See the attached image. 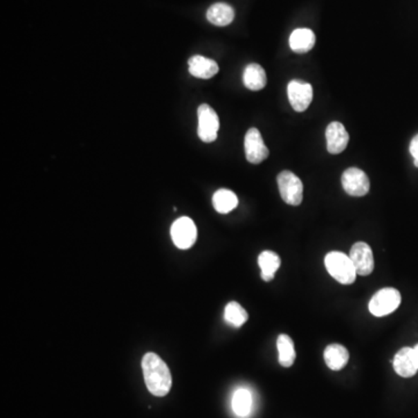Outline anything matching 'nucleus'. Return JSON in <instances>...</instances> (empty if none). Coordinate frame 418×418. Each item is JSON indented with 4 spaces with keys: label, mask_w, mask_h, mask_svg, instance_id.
Returning a JSON list of instances; mask_svg holds the SVG:
<instances>
[{
    "label": "nucleus",
    "mask_w": 418,
    "mask_h": 418,
    "mask_svg": "<svg viewBox=\"0 0 418 418\" xmlns=\"http://www.w3.org/2000/svg\"><path fill=\"white\" fill-rule=\"evenodd\" d=\"M350 258L358 275H370L374 270V257L371 246L365 242H357L351 248Z\"/></svg>",
    "instance_id": "10"
},
{
    "label": "nucleus",
    "mask_w": 418,
    "mask_h": 418,
    "mask_svg": "<svg viewBox=\"0 0 418 418\" xmlns=\"http://www.w3.org/2000/svg\"><path fill=\"white\" fill-rule=\"evenodd\" d=\"M325 264L329 274L343 285L356 282L358 273L350 256L340 251H331L325 256Z\"/></svg>",
    "instance_id": "2"
},
{
    "label": "nucleus",
    "mask_w": 418,
    "mask_h": 418,
    "mask_svg": "<svg viewBox=\"0 0 418 418\" xmlns=\"http://www.w3.org/2000/svg\"><path fill=\"white\" fill-rule=\"evenodd\" d=\"M233 410L239 417H246L253 407V397L246 388H238L233 397Z\"/></svg>",
    "instance_id": "21"
},
{
    "label": "nucleus",
    "mask_w": 418,
    "mask_h": 418,
    "mask_svg": "<svg viewBox=\"0 0 418 418\" xmlns=\"http://www.w3.org/2000/svg\"><path fill=\"white\" fill-rule=\"evenodd\" d=\"M315 46V34L308 28H298L289 37V47L296 54H306Z\"/></svg>",
    "instance_id": "14"
},
{
    "label": "nucleus",
    "mask_w": 418,
    "mask_h": 418,
    "mask_svg": "<svg viewBox=\"0 0 418 418\" xmlns=\"http://www.w3.org/2000/svg\"><path fill=\"white\" fill-rule=\"evenodd\" d=\"M394 370L402 378H411L418 371L414 347H403L394 357Z\"/></svg>",
    "instance_id": "12"
},
{
    "label": "nucleus",
    "mask_w": 418,
    "mask_h": 418,
    "mask_svg": "<svg viewBox=\"0 0 418 418\" xmlns=\"http://www.w3.org/2000/svg\"><path fill=\"white\" fill-rule=\"evenodd\" d=\"M400 292L392 287H387L375 293L370 301L368 309L372 315H374L376 318H383L395 311L400 306Z\"/></svg>",
    "instance_id": "3"
},
{
    "label": "nucleus",
    "mask_w": 418,
    "mask_h": 418,
    "mask_svg": "<svg viewBox=\"0 0 418 418\" xmlns=\"http://www.w3.org/2000/svg\"><path fill=\"white\" fill-rule=\"evenodd\" d=\"M235 18L234 8L230 5L224 3H217L208 8L207 11V20L214 26L224 27L230 25Z\"/></svg>",
    "instance_id": "17"
},
{
    "label": "nucleus",
    "mask_w": 418,
    "mask_h": 418,
    "mask_svg": "<svg viewBox=\"0 0 418 418\" xmlns=\"http://www.w3.org/2000/svg\"><path fill=\"white\" fill-rule=\"evenodd\" d=\"M344 191L351 197H364L370 191V179L363 170L350 167L342 176Z\"/></svg>",
    "instance_id": "7"
},
{
    "label": "nucleus",
    "mask_w": 418,
    "mask_h": 418,
    "mask_svg": "<svg viewBox=\"0 0 418 418\" xmlns=\"http://www.w3.org/2000/svg\"><path fill=\"white\" fill-rule=\"evenodd\" d=\"M409 152H410L411 156L414 157L415 166L418 167V135H416V136L411 140Z\"/></svg>",
    "instance_id": "23"
},
{
    "label": "nucleus",
    "mask_w": 418,
    "mask_h": 418,
    "mask_svg": "<svg viewBox=\"0 0 418 418\" xmlns=\"http://www.w3.org/2000/svg\"><path fill=\"white\" fill-rule=\"evenodd\" d=\"M142 370L149 392L158 397L167 395L172 387V375L162 358L148 352L142 359Z\"/></svg>",
    "instance_id": "1"
},
{
    "label": "nucleus",
    "mask_w": 418,
    "mask_h": 418,
    "mask_svg": "<svg viewBox=\"0 0 418 418\" xmlns=\"http://www.w3.org/2000/svg\"><path fill=\"white\" fill-rule=\"evenodd\" d=\"M327 138V148L332 155H338L345 150L350 140L349 134L346 131L345 127L340 122L334 121L327 127L325 130Z\"/></svg>",
    "instance_id": "11"
},
{
    "label": "nucleus",
    "mask_w": 418,
    "mask_h": 418,
    "mask_svg": "<svg viewBox=\"0 0 418 418\" xmlns=\"http://www.w3.org/2000/svg\"><path fill=\"white\" fill-rule=\"evenodd\" d=\"M238 205L237 195L230 190H219L213 195V206L217 213L228 214L234 210Z\"/></svg>",
    "instance_id": "20"
},
{
    "label": "nucleus",
    "mask_w": 418,
    "mask_h": 418,
    "mask_svg": "<svg viewBox=\"0 0 418 418\" xmlns=\"http://www.w3.org/2000/svg\"><path fill=\"white\" fill-rule=\"evenodd\" d=\"M244 149L248 162L260 164L269 157V149L264 143L263 137L257 128H250L244 138Z\"/></svg>",
    "instance_id": "9"
},
{
    "label": "nucleus",
    "mask_w": 418,
    "mask_h": 418,
    "mask_svg": "<svg viewBox=\"0 0 418 418\" xmlns=\"http://www.w3.org/2000/svg\"><path fill=\"white\" fill-rule=\"evenodd\" d=\"M349 358V351L340 344H330L325 350V364L332 371H340L343 367H345Z\"/></svg>",
    "instance_id": "15"
},
{
    "label": "nucleus",
    "mask_w": 418,
    "mask_h": 418,
    "mask_svg": "<svg viewBox=\"0 0 418 418\" xmlns=\"http://www.w3.org/2000/svg\"><path fill=\"white\" fill-rule=\"evenodd\" d=\"M258 265L262 270V279L264 282H271L282 265V260L273 251H263L258 257Z\"/></svg>",
    "instance_id": "18"
},
{
    "label": "nucleus",
    "mask_w": 418,
    "mask_h": 418,
    "mask_svg": "<svg viewBox=\"0 0 418 418\" xmlns=\"http://www.w3.org/2000/svg\"><path fill=\"white\" fill-rule=\"evenodd\" d=\"M278 188L282 200L291 206H299L303 199V184L300 178L291 172L282 171L278 174Z\"/></svg>",
    "instance_id": "4"
},
{
    "label": "nucleus",
    "mask_w": 418,
    "mask_h": 418,
    "mask_svg": "<svg viewBox=\"0 0 418 418\" xmlns=\"http://www.w3.org/2000/svg\"><path fill=\"white\" fill-rule=\"evenodd\" d=\"M243 83L251 91L263 90L266 87L267 77L265 70L257 63H251L244 69Z\"/></svg>",
    "instance_id": "16"
},
{
    "label": "nucleus",
    "mask_w": 418,
    "mask_h": 418,
    "mask_svg": "<svg viewBox=\"0 0 418 418\" xmlns=\"http://www.w3.org/2000/svg\"><path fill=\"white\" fill-rule=\"evenodd\" d=\"M414 354H415V358H416V361H417V365H418V344H417V345L415 346V347H414Z\"/></svg>",
    "instance_id": "24"
},
{
    "label": "nucleus",
    "mask_w": 418,
    "mask_h": 418,
    "mask_svg": "<svg viewBox=\"0 0 418 418\" xmlns=\"http://www.w3.org/2000/svg\"><path fill=\"white\" fill-rule=\"evenodd\" d=\"M198 136L205 143H212L217 138L220 120L217 112L209 104H203L198 109Z\"/></svg>",
    "instance_id": "5"
},
{
    "label": "nucleus",
    "mask_w": 418,
    "mask_h": 418,
    "mask_svg": "<svg viewBox=\"0 0 418 418\" xmlns=\"http://www.w3.org/2000/svg\"><path fill=\"white\" fill-rule=\"evenodd\" d=\"M188 71L192 76L200 80H209L219 73V65L210 58H206L201 55H195L188 60Z\"/></svg>",
    "instance_id": "13"
},
{
    "label": "nucleus",
    "mask_w": 418,
    "mask_h": 418,
    "mask_svg": "<svg viewBox=\"0 0 418 418\" xmlns=\"http://www.w3.org/2000/svg\"><path fill=\"white\" fill-rule=\"evenodd\" d=\"M198 231L194 222L190 217H181L174 221L171 227V237L178 249L188 250L194 246Z\"/></svg>",
    "instance_id": "6"
},
{
    "label": "nucleus",
    "mask_w": 418,
    "mask_h": 418,
    "mask_svg": "<svg viewBox=\"0 0 418 418\" xmlns=\"http://www.w3.org/2000/svg\"><path fill=\"white\" fill-rule=\"evenodd\" d=\"M289 104L296 112H305L313 101V87L302 80H292L287 87Z\"/></svg>",
    "instance_id": "8"
},
{
    "label": "nucleus",
    "mask_w": 418,
    "mask_h": 418,
    "mask_svg": "<svg viewBox=\"0 0 418 418\" xmlns=\"http://www.w3.org/2000/svg\"><path fill=\"white\" fill-rule=\"evenodd\" d=\"M248 313L246 310L238 302L228 303L224 309V320L236 328H239L242 325H244L248 321Z\"/></svg>",
    "instance_id": "22"
},
{
    "label": "nucleus",
    "mask_w": 418,
    "mask_h": 418,
    "mask_svg": "<svg viewBox=\"0 0 418 418\" xmlns=\"http://www.w3.org/2000/svg\"><path fill=\"white\" fill-rule=\"evenodd\" d=\"M278 352H279V364L284 367H291L296 361V347L292 338L289 335L279 336L277 339Z\"/></svg>",
    "instance_id": "19"
}]
</instances>
